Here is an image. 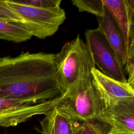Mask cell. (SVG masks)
Wrapping results in <instances>:
<instances>
[{
	"mask_svg": "<svg viewBox=\"0 0 134 134\" xmlns=\"http://www.w3.org/2000/svg\"><path fill=\"white\" fill-rule=\"evenodd\" d=\"M54 58L42 52L0 58V98L36 104L60 96Z\"/></svg>",
	"mask_w": 134,
	"mask_h": 134,
	"instance_id": "6da1fadb",
	"label": "cell"
},
{
	"mask_svg": "<svg viewBox=\"0 0 134 134\" xmlns=\"http://www.w3.org/2000/svg\"><path fill=\"white\" fill-rule=\"evenodd\" d=\"M56 106L76 122L99 120L103 104L92 74L77 80L60 96Z\"/></svg>",
	"mask_w": 134,
	"mask_h": 134,
	"instance_id": "7a4b0ae2",
	"label": "cell"
},
{
	"mask_svg": "<svg viewBox=\"0 0 134 134\" xmlns=\"http://www.w3.org/2000/svg\"><path fill=\"white\" fill-rule=\"evenodd\" d=\"M54 61L61 95L77 80L91 73L95 68L87 46L80 35L64 44L61 50L54 54Z\"/></svg>",
	"mask_w": 134,
	"mask_h": 134,
	"instance_id": "3957f363",
	"label": "cell"
},
{
	"mask_svg": "<svg viewBox=\"0 0 134 134\" xmlns=\"http://www.w3.org/2000/svg\"><path fill=\"white\" fill-rule=\"evenodd\" d=\"M9 7L24 20L21 24L32 35L39 39L53 35L66 19L65 11L57 9H42L6 0Z\"/></svg>",
	"mask_w": 134,
	"mask_h": 134,
	"instance_id": "277c9868",
	"label": "cell"
},
{
	"mask_svg": "<svg viewBox=\"0 0 134 134\" xmlns=\"http://www.w3.org/2000/svg\"><path fill=\"white\" fill-rule=\"evenodd\" d=\"M86 44L95 68L103 74L122 82H127L124 68L109 44L102 31L97 27L85 32Z\"/></svg>",
	"mask_w": 134,
	"mask_h": 134,
	"instance_id": "5b68a950",
	"label": "cell"
},
{
	"mask_svg": "<svg viewBox=\"0 0 134 134\" xmlns=\"http://www.w3.org/2000/svg\"><path fill=\"white\" fill-rule=\"evenodd\" d=\"M98 91L103 104L99 121L108 127L107 134H134V100L118 99Z\"/></svg>",
	"mask_w": 134,
	"mask_h": 134,
	"instance_id": "8992f818",
	"label": "cell"
},
{
	"mask_svg": "<svg viewBox=\"0 0 134 134\" xmlns=\"http://www.w3.org/2000/svg\"><path fill=\"white\" fill-rule=\"evenodd\" d=\"M60 96L36 104L30 102L0 98V126L14 127L33 116L45 115L57 105Z\"/></svg>",
	"mask_w": 134,
	"mask_h": 134,
	"instance_id": "52a82bcc",
	"label": "cell"
},
{
	"mask_svg": "<svg viewBox=\"0 0 134 134\" xmlns=\"http://www.w3.org/2000/svg\"><path fill=\"white\" fill-rule=\"evenodd\" d=\"M124 38L126 49L134 42V0H102Z\"/></svg>",
	"mask_w": 134,
	"mask_h": 134,
	"instance_id": "ba28073f",
	"label": "cell"
},
{
	"mask_svg": "<svg viewBox=\"0 0 134 134\" xmlns=\"http://www.w3.org/2000/svg\"><path fill=\"white\" fill-rule=\"evenodd\" d=\"M97 20L98 28L103 32L121 65L124 68L127 53L125 41L119 29L105 7L103 15L97 17Z\"/></svg>",
	"mask_w": 134,
	"mask_h": 134,
	"instance_id": "9c48e42d",
	"label": "cell"
},
{
	"mask_svg": "<svg viewBox=\"0 0 134 134\" xmlns=\"http://www.w3.org/2000/svg\"><path fill=\"white\" fill-rule=\"evenodd\" d=\"M77 122L60 111L55 106L40 121L41 134H76Z\"/></svg>",
	"mask_w": 134,
	"mask_h": 134,
	"instance_id": "30bf717a",
	"label": "cell"
},
{
	"mask_svg": "<svg viewBox=\"0 0 134 134\" xmlns=\"http://www.w3.org/2000/svg\"><path fill=\"white\" fill-rule=\"evenodd\" d=\"M96 87L106 94L120 99L134 100V87L128 82L116 80L102 73L96 68L91 71Z\"/></svg>",
	"mask_w": 134,
	"mask_h": 134,
	"instance_id": "8fae6325",
	"label": "cell"
},
{
	"mask_svg": "<svg viewBox=\"0 0 134 134\" xmlns=\"http://www.w3.org/2000/svg\"><path fill=\"white\" fill-rule=\"evenodd\" d=\"M32 37L21 23L0 19V39L21 42L30 39Z\"/></svg>",
	"mask_w": 134,
	"mask_h": 134,
	"instance_id": "7c38bea8",
	"label": "cell"
},
{
	"mask_svg": "<svg viewBox=\"0 0 134 134\" xmlns=\"http://www.w3.org/2000/svg\"><path fill=\"white\" fill-rule=\"evenodd\" d=\"M72 3L79 12H86L97 17H101L104 14L105 6L102 0H72Z\"/></svg>",
	"mask_w": 134,
	"mask_h": 134,
	"instance_id": "4fadbf2b",
	"label": "cell"
},
{
	"mask_svg": "<svg viewBox=\"0 0 134 134\" xmlns=\"http://www.w3.org/2000/svg\"><path fill=\"white\" fill-rule=\"evenodd\" d=\"M105 127H108L98 120L77 122L76 134H107Z\"/></svg>",
	"mask_w": 134,
	"mask_h": 134,
	"instance_id": "5bb4252c",
	"label": "cell"
},
{
	"mask_svg": "<svg viewBox=\"0 0 134 134\" xmlns=\"http://www.w3.org/2000/svg\"><path fill=\"white\" fill-rule=\"evenodd\" d=\"M124 68L125 73L128 75L127 82L134 87V42L130 43L127 50L126 62Z\"/></svg>",
	"mask_w": 134,
	"mask_h": 134,
	"instance_id": "9a60e30c",
	"label": "cell"
},
{
	"mask_svg": "<svg viewBox=\"0 0 134 134\" xmlns=\"http://www.w3.org/2000/svg\"><path fill=\"white\" fill-rule=\"evenodd\" d=\"M16 2L42 9H57L60 8L61 0H18Z\"/></svg>",
	"mask_w": 134,
	"mask_h": 134,
	"instance_id": "2e32d148",
	"label": "cell"
},
{
	"mask_svg": "<svg viewBox=\"0 0 134 134\" xmlns=\"http://www.w3.org/2000/svg\"><path fill=\"white\" fill-rule=\"evenodd\" d=\"M0 19L17 23H24L23 19L12 10L8 5L6 0H0Z\"/></svg>",
	"mask_w": 134,
	"mask_h": 134,
	"instance_id": "e0dca14e",
	"label": "cell"
}]
</instances>
